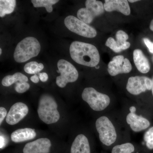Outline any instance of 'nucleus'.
<instances>
[{"instance_id":"obj_1","label":"nucleus","mask_w":153,"mask_h":153,"mask_svg":"<svg viewBox=\"0 0 153 153\" xmlns=\"http://www.w3.org/2000/svg\"><path fill=\"white\" fill-rule=\"evenodd\" d=\"M69 52L72 60L83 66L95 67L100 60L98 49L88 43L74 41L70 45Z\"/></svg>"},{"instance_id":"obj_2","label":"nucleus","mask_w":153,"mask_h":153,"mask_svg":"<svg viewBox=\"0 0 153 153\" xmlns=\"http://www.w3.org/2000/svg\"><path fill=\"white\" fill-rule=\"evenodd\" d=\"M38 114L39 118L47 124L57 123L60 115L55 98L48 94H42L38 102Z\"/></svg>"},{"instance_id":"obj_3","label":"nucleus","mask_w":153,"mask_h":153,"mask_svg":"<svg viewBox=\"0 0 153 153\" xmlns=\"http://www.w3.org/2000/svg\"><path fill=\"white\" fill-rule=\"evenodd\" d=\"M41 49V45L36 38L27 37L17 44L14 52V59L18 63H24L38 56Z\"/></svg>"},{"instance_id":"obj_4","label":"nucleus","mask_w":153,"mask_h":153,"mask_svg":"<svg viewBox=\"0 0 153 153\" xmlns=\"http://www.w3.org/2000/svg\"><path fill=\"white\" fill-rule=\"evenodd\" d=\"M82 98L91 109L96 111L104 110L111 102L110 98L108 95L98 92L93 87L84 88L82 93Z\"/></svg>"},{"instance_id":"obj_5","label":"nucleus","mask_w":153,"mask_h":153,"mask_svg":"<svg viewBox=\"0 0 153 153\" xmlns=\"http://www.w3.org/2000/svg\"><path fill=\"white\" fill-rule=\"evenodd\" d=\"M95 127L100 142L105 146H111L117 139V133L114 125L108 117L102 116L95 122Z\"/></svg>"},{"instance_id":"obj_6","label":"nucleus","mask_w":153,"mask_h":153,"mask_svg":"<svg viewBox=\"0 0 153 153\" xmlns=\"http://www.w3.org/2000/svg\"><path fill=\"white\" fill-rule=\"evenodd\" d=\"M60 76L56 77V83L60 88H64L69 82L76 81L79 76L78 71L71 63L64 59L59 60L57 63Z\"/></svg>"},{"instance_id":"obj_7","label":"nucleus","mask_w":153,"mask_h":153,"mask_svg":"<svg viewBox=\"0 0 153 153\" xmlns=\"http://www.w3.org/2000/svg\"><path fill=\"white\" fill-rule=\"evenodd\" d=\"M85 5V8L79 9L77 11V17L86 24H90L95 17L104 13V4L100 1L87 0Z\"/></svg>"},{"instance_id":"obj_8","label":"nucleus","mask_w":153,"mask_h":153,"mask_svg":"<svg viewBox=\"0 0 153 153\" xmlns=\"http://www.w3.org/2000/svg\"><path fill=\"white\" fill-rule=\"evenodd\" d=\"M64 24L71 32L85 38H94L97 34L95 29L74 16L66 17Z\"/></svg>"},{"instance_id":"obj_9","label":"nucleus","mask_w":153,"mask_h":153,"mask_svg":"<svg viewBox=\"0 0 153 153\" xmlns=\"http://www.w3.org/2000/svg\"><path fill=\"white\" fill-rule=\"evenodd\" d=\"M152 80L146 76H131L128 80L126 89L134 95H139L146 91L152 90Z\"/></svg>"},{"instance_id":"obj_10","label":"nucleus","mask_w":153,"mask_h":153,"mask_svg":"<svg viewBox=\"0 0 153 153\" xmlns=\"http://www.w3.org/2000/svg\"><path fill=\"white\" fill-rule=\"evenodd\" d=\"M107 70L111 76L127 74L131 71V64L127 58H124L123 55H117L108 63Z\"/></svg>"},{"instance_id":"obj_11","label":"nucleus","mask_w":153,"mask_h":153,"mask_svg":"<svg viewBox=\"0 0 153 153\" xmlns=\"http://www.w3.org/2000/svg\"><path fill=\"white\" fill-rule=\"evenodd\" d=\"M129 111V113L127 115L126 121L133 131L139 132L144 130L150 126V123L149 121L142 116L136 114L135 107H130Z\"/></svg>"},{"instance_id":"obj_12","label":"nucleus","mask_w":153,"mask_h":153,"mask_svg":"<svg viewBox=\"0 0 153 153\" xmlns=\"http://www.w3.org/2000/svg\"><path fill=\"white\" fill-rule=\"evenodd\" d=\"M29 111L27 105L23 102H17L10 108L6 117V122L10 125L17 124L27 115Z\"/></svg>"},{"instance_id":"obj_13","label":"nucleus","mask_w":153,"mask_h":153,"mask_svg":"<svg viewBox=\"0 0 153 153\" xmlns=\"http://www.w3.org/2000/svg\"><path fill=\"white\" fill-rule=\"evenodd\" d=\"M51 141L47 138H41L26 144L23 149L24 153H49Z\"/></svg>"},{"instance_id":"obj_14","label":"nucleus","mask_w":153,"mask_h":153,"mask_svg":"<svg viewBox=\"0 0 153 153\" xmlns=\"http://www.w3.org/2000/svg\"><path fill=\"white\" fill-rule=\"evenodd\" d=\"M104 9L107 12L117 11L125 16L130 14L131 10L126 0H105Z\"/></svg>"},{"instance_id":"obj_15","label":"nucleus","mask_w":153,"mask_h":153,"mask_svg":"<svg viewBox=\"0 0 153 153\" xmlns=\"http://www.w3.org/2000/svg\"><path fill=\"white\" fill-rule=\"evenodd\" d=\"M70 153H91L89 141L85 135L76 136L71 145Z\"/></svg>"},{"instance_id":"obj_16","label":"nucleus","mask_w":153,"mask_h":153,"mask_svg":"<svg viewBox=\"0 0 153 153\" xmlns=\"http://www.w3.org/2000/svg\"><path fill=\"white\" fill-rule=\"evenodd\" d=\"M37 135L36 131L31 128L18 129L13 132L11 138L14 143L24 142L35 138Z\"/></svg>"},{"instance_id":"obj_17","label":"nucleus","mask_w":153,"mask_h":153,"mask_svg":"<svg viewBox=\"0 0 153 153\" xmlns=\"http://www.w3.org/2000/svg\"><path fill=\"white\" fill-rule=\"evenodd\" d=\"M133 59L135 65L140 72L146 74L150 70L149 62L142 50L140 49L134 50Z\"/></svg>"},{"instance_id":"obj_18","label":"nucleus","mask_w":153,"mask_h":153,"mask_svg":"<svg viewBox=\"0 0 153 153\" xmlns=\"http://www.w3.org/2000/svg\"><path fill=\"white\" fill-rule=\"evenodd\" d=\"M28 77L20 72H17L12 75H7L4 77L2 80V85L5 87L11 86L17 82H27Z\"/></svg>"},{"instance_id":"obj_19","label":"nucleus","mask_w":153,"mask_h":153,"mask_svg":"<svg viewBox=\"0 0 153 153\" xmlns=\"http://www.w3.org/2000/svg\"><path fill=\"white\" fill-rule=\"evenodd\" d=\"M105 46L109 47L110 49L113 50L116 53H119L123 50L128 49L130 47L131 44L129 42L126 41L124 44H121L117 41H115L111 37L108 38L105 42Z\"/></svg>"},{"instance_id":"obj_20","label":"nucleus","mask_w":153,"mask_h":153,"mask_svg":"<svg viewBox=\"0 0 153 153\" xmlns=\"http://www.w3.org/2000/svg\"><path fill=\"white\" fill-rule=\"evenodd\" d=\"M15 0H1L0 1V17L12 13L16 6Z\"/></svg>"},{"instance_id":"obj_21","label":"nucleus","mask_w":153,"mask_h":153,"mask_svg":"<svg viewBox=\"0 0 153 153\" xmlns=\"http://www.w3.org/2000/svg\"><path fill=\"white\" fill-rule=\"evenodd\" d=\"M35 7H45L49 13L53 11L52 5L59 2L57 0H32L31 1Z\"/></svg>"},{"instance_id":"obj_22","label":"nucleus","mask_w":153,"mask_h":153,"mask_svg":"<svg viewBox=\"0 0 153 153\" xmlns=\"http://www.w3.org/2000/svg\"><path fill=\"white\" fill-rule=\"evenodd\" d=\"M134 145L130 143H126L117 145L113 148L111 153H133L134 152Z\"/></svg>"},{"instance_id":"obj_23","label":"nucleus","mask_w":153,"mask_h":153,"mask_svg":"<svg viewBox=\"0 0 153 153\" xmlns=\"http://www.w3.org/2000/svg\"><path fill=\"white\" fill-rule=\"evenodd\" d=\"M44 66L42 63H38L36 61H31L25 64L24 70L29 74H35L43 70Z\"/></svg>"},{"instance_id":"obj_24","label":"nucleus","mask_w":153,"mask_h":153,"mask_svg":"<svg viewBox=\"0 0 153 153\" xmlns=\"http://www.w3.org/2000/svg\"><path fill=\"white\" fill-rule=\"evenodd\" d=\"M144 140L146 142L147 147L149 149H153V126L145 133Z\"/></svg>"},{"instance_id":"obj_25","label":"nucleus","mask_w":153,"mask_h":153,"mask_svg":"<svg viewBox=\"0 0 153 153\" xmlns=\"http://www.w3.org/2000/svg\"><path fill=\"white\" fill-rule=\"evenodd\" d=\"M30 88V85L27 82H17L16 83L15 89L19 93H23L26 92Z\"/></svg>"},{"instance_id":"obj_26","label":"nucleus","mask_w":153,"mask_h":153,"mask_svg":"<svg viewBox=\"0 0 153 153\" xmlns=\"http://www.w3.org/2000/svg\"><path fill=\"white\" fill-rule=\"evenodd\" d=\"M116 38L117 42L123 44L128 39V36L125 32L120 30L117 32Z\"/></svg>"},{"instance_id":"obj_27","label":"nucleus","mask_w":153,"mask_h":153,"mask_svg":"<svg viewBox=\"0 0 153 153\" xmlns=\"http://www.w3.org/2000/svg\"><path fill=\"white\" fill-rule=\"evenodd\" d=\"M7 110L3 107H0V124H1L7 115Z\"/></svg>"},{"instance_id":"obj_28","label":"nucleus","mask_w":153,"mask_h":153,"mask_svg":"<svg viewBox=\"0 0 153 153\" xmlns=\"http://www.w3.org/2000/svg\"><path fill=\"white\" fill-rule=\"evenodd\" d=\"M143 41L145 44L149 49V51L150 53L153 54V43L147 38H143Z\"/></svg>"},{"instance_id":"obj_29","label":"nucleus","mask_w":153,"mask_h":153,"mask_svg":"<svg viewBox=\"0 0 153 153\" xmlns=\"http://www.w3.org/2000/svg\"><path fill=\"white\" fill-rule=\"evenodd\" d=\"M39 78L42 82H46L49 78L48 74L45 72L40 73L39 74Z\"/></svg>"},{"instance_id":"obj_30","label":"nucleus","mask_w":153,"mask_h":153,"mask_svg":"<svg viewBox=\"0 0 153 153\" xmlns=\"http://www.w3.org/2000/svg\"><path fill=\"white\" fill-rule=\"evenodd\" d=\"M30 79H31L32 82L35 83H38L39 81V77L36 74H35L33 76H31Z\"/></svg>"},{"instance_id":"obj_31","label":"nucleus","mask_w":153,"mask_h":153,"mask_svg":"<svg viewBox=\"0 0 153 153\" xmlns=\"http://www.w3.org/2000/svg\"><path fill=\"white\" fill-rule=\"evenodd\" d=\"M4 146V140L2 137L1 136V149L3 148Z\"/></svg>"},{"instance_id":"obj_32","label":"nucleus","mask_w":153,"mask_h":153,"mask_svg":"<svg viewBox=\"0 0 153 153\" xmlns=\"http://www.w3.org/2000/svg\"><path fill=\"white\" fill-rule=\"evenodd\" d=\"M150 29L153 32V19L151 22L150 25Z\"/></svg>"},{"instance_id":"obj_33","label":"nucleus","mask_w":153,"mask_h":153,"mask_svg":"<svg viewBox=\"0 0 153 153\" xmlns=\"http://www.w3.org/2000/svg\"><path fill=\"white\" fill-rule=\"evenodd\" d=\"M138 0H129L128 2H129L130 3H134L136 2L139 1Z\"/></svg>"},{"instance_id":"obj_34","label":"nucleus","mask_w":153,"mask_h":153,"mask_svg":"<svg viewBox=\"0 0 153 153\" xmlns=\"http://www.w3.org/2000/svg\"><path fill=\"white\" fill-rule=\"evenodd\" d=\"M152 95L153 96V76L152 77Z\"/></svg>"},{"instance_id":"obj_35","label":"nucleus","mask_w":153,"mask_h":153,"mask_svg":"<svg viewBox=\"0 0 153 153\" xmlns=\"http://www.w3.org/2000/svg\"><path fill=\"white\" fill-rule=\"evenodd\" d=\"M95 68H96V69H98V68H100V66H95Z\"/></svg>"},{"instance_id":"obj_36","label":"nucleus","mask_w":153,"mask_h":153,"mask_svg":"<svg viewBox=\"0 0 153 153\" xmlns=\"http://www.w3.org/2000/svg\"><path fill=\"white\" fill-rule=\"evenodd\" d=\"M1 54H2V49H0V54H1Z\"/></svg>"}]
</instances>
